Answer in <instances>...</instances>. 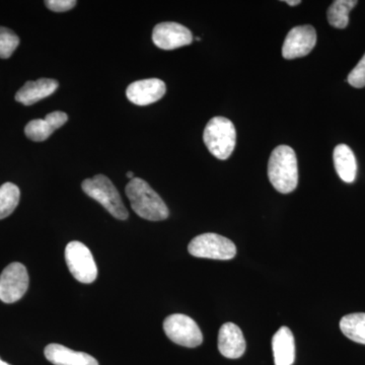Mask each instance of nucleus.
<instances>
[{"label":"nucleus","mask_w":365,"mask_h":365,"mask_svg":"<svg viewBox=\"0 0 365 365\" xmlns=\"http://www.w3.org/2000/svg\"><path fill=\"white\" fill-rule=\"evenodd\" d=\"M125 193L134 212L141 218L150 222H160L169 217V208L163 202L162 197L140 178L131 180L125 189Z\"/></svg>","instance_id":"obj_1"},{"label":"nucleus","mask_w":365,"mask_h":365,"mask_svg":"<svg viewBox=\"0 0 365 365\" xmlns=\"http://www.w3.org/2000/svg\"><path fill=\"white\" fill-rule=\"evenodd\" d=\"M268 177L274 188L282 194L294 192L299 184V167L294 150L279 145L271 153L268 163Z\"/></svg>","instance_id":"obj_2"},{"label":"nucleus","mask_w":365,"mask_h":365,"mask_svg":"<svg viewBox=\"0 0 365 365\" xmlns=\"http://www.w3.org/2000/svg\"><path fill=\"white\" fill-rule=\"evenodd\" d=\"M203 140L211 155L218 160H227L237 143L235 125L227 118H212L204 129Z\"/></svg>","instance_id":"obj_3"},{"label":"nucleus","mask_w":365,"mask_h":365,"mask_svg":"<svg viewBox=\"0 0 365 365\" xmlns=\"http://www.w3.org/2000/svg\"><path fill=\"white\" fill-rule=\"evenodd\" d=\"M81 188L86 195L98 201L115 218L125 220L128 218V211L125 207L119 192L109 178L97 175L91 179H86L81 184Z\"/></svg>","instance_id":"obj_4"},{"label":"nucleus","mask_w":365,"mask_h":365,"mask_svg":"<svg viewBox=\"0 0 365 365\" xmlns=\"http://www.w3.org/2000/svg\"><path fill=\"white\" fill-rule=\"evenodd\" d=\"M188 251L196 258L225 261L235 258L237 247L227 237L208 232L194 237L190 242Z\"/></svg>","instance_id":"obj_5"},{"label":"nucleus","mask_w":365,"mask_h":365,"mask_svg":"<svg viewBox=\"0 0 365 365\" xmlns=\"http://www.w3.org/2000/svg\"><path fill=\"white\" fill-rule=\"evenodd\" d=\"M66 261L71 275L81 283H93L98 277V267L90 249L81 242L66 246Z\"/></svg>","instance_id":"obj_6"},{"label":"nucleus","mask_w":365,"mask_h":365,"mask_svg":"<svg viewBox=\"0 0 365 365\" xmlns=\"http://www.w3.org/2000/svg\"><path fill=\"white\" fill-rule=\"evenodd\" d=\"M165 335L184 347L195 348L203 342V335L195 321L186 314H175L163 322Z\"/></svg>","instance_id":"obj_7"},{"label":"nucleus","mask_w":365,"mask_h":365,"mask_svg":"<svg viewBox=\"0 0 365 365\" xmlns=\"http://www.w3.org/2000/svg\"><path fill=\"white\" fill-rule=\"evenodd\" d=\"M29 287V274L23 264L11 263L0 275V300L14 304L25 295Z\"/></svg>","instance_id":"obj_8"},{"label":"nucleus","mask_w":365,"mask_h":365,"mask_svg":"<svg viewBox=\"0 0 365 365\" xmlns=\"http://www.w3.org/2000/svg\"><path fill=\"white\" fill-rule=\"evenodd\" d=\"M317 44L314 26H299L292 29L282 47L283 58L292 60L309 55Z\"/></svg>","instance_id":"obj_9"},{"label":"nucleus","mask_w":365,"mask_h":365,"mask_svg":"<svg viewBox=\"0 0 365 365\" xmlns=\"http://www.w3.org/2000/svg\"><path fill=\"white\" fill-rule=\"evenodd\" d=\"M153 41L160 49L174 50L191 44L193 35L181 24L165 21L153 29Z\"/></svg>","instance_id":"obj_10"},{"label":"nucleus","mask_w":365,"mask_h":365,"mask_svg":"<svg viewBox=\"0 0 365 365\" xmlns=\"http://www.w3.org/2000/svg\"><path fill=\"white\" fill-rule=\"evenodd\" d=\"M165 91L167 88L162 79H143L129 85L126 96L133 104L148 106L160 101L165 96Z\"/></svg>","instance_id":"obj_11"},{"label":"nucleus","mask_w":365,"mask_h":365,"mask_svg":"<svg viewBox=\"0 0 365 365\" xmlns=\"http://www.w3.org/2000/svg\"><path fill=\"white\" fill-rule=\"evenodd\" d=\"M218 350L223 356L230 359L242 357L246 351V340L239 326L227 323L218 333Z\"/></svg>","instance_id":"obj_12"},{"label":"nucleus","mask_w":365,"mask_h":365,"mask_svg":"<svg viewBox=\"0 0 365 365\" xmlns=\"http://www.w3.org/2000/svg\"><path fill=\"white\" fill-rule=\"evenodd\" d=\"M68 120L64 112H52L44 119H35L29 122L25 128L26 137L36 143H42L49 138L51 134L63 126Z\"/></svg>","instance_id":"obj_13"},{"label":"nucleus","mask_w":365,"mask_h":365,"mask_svg":"<svg viewBox=\"0 0 365 365\" xmlns=\"http://www.w3.org/2000/svg\"><path fill=\"white\" fill-rule=\"evenodd\" d=\"M44 353L54 365H98V360L88 353L74 351L63 345L49 344Z\"/></svg>","instance_id":"obj_14"},{"label":"nucleus","mask_w":365,"mask_h":365,"mask_svg":"<svg viewBox=\"0 0 365 365\" xmlns=\"http://www.w3.org/2000/svg\"><path fill=\"white\" fill-rule=\"evenodd\" d=\"M58 88V83L55 79L40 78L36 81H26L23 88L16 93V102L25 106H31L49 97Z\"/></svg>","instance_id":"obj_15"},{"label":"nucleus","mask_w":365,"mask_h":365,"mask_svg":"<svg viewBox=\"0 0 365 365\" xmlns=\"http://www.w3.org/2000/svg\"><path fill=\"white\" fill-rule=\"evenodd\" d=\"M275 365H292L295 359L294 334L287 327H281L272 339Z\"/></svg>","instance_id":"obj_16"},{"label":"nucleus","mask_w":365,"mask_h":365,"mask_svg":"<svg viewBox=\"0 0 365 365\" xmlns=\"http://www.w3.org/2000/svg\"><path fill=\"white\" fill-rule=\"evenodd\" d=\"M334 165L340 179L345 182H353L356 179L357 163L349 146L339 144L334 150Z\"/></svg>","instance_id":"obj_17"},{"label":"nucleus","mask_w":365,"mask_h":365,"mask_svg":"<svg viewBox=\"0 0 365 365\" xmlns=\"http://www.w3.org/2000/svg\"><path fill=\"white\" fill-rule=\"evenodd\" d=\"M340 329L350 340L365 345V314H350L343 317Z\"/></svg>","instance_id":"obj_18"},{"label":"nucleus","mask_w":365,"mask_h":365,"mask_svg":"<svg viewBox=\"0 0 365 365\" xmlns=\"http://www.w3.org/2000/svg\"><path fill=\"white\" fill-rule=\"evenodd\" d=\"M359 2L356 0H336L329 7V24L334 28L345 29L349 24V13Z\"/></svg>","instance_id":"obj_19"},{"label":"nucleus","mask_w":365,"mask_h":365,"mask_svg":"<svg viewBox=\"0 0 365 365\" xmlns=\"http://www.w3.org/2000/svg\"><path fill=\"white\" fill-rule=\"evenodd\" d=\"M20 198V189L13 182H4L0 186V220L6 218L16 210Z\"/></svg>","instance_id":"obj_20"},{"label":"nucleus","mask_w":365,"mask_h":365,"mask_svg":"<svg viewBox=\"0 0 365 365\" xmlns=\"http://www.w3.org/2000/svg\"><path fill=\"white\" fill-rule=\"evenodd\" d=\"M20 44L18 36L9 29L0 26V58L7 59Z\"/></svg>","instance_id":"obj_21"},{"label":"nucleus","mask_w":365,"mask_h":365,"mask_svg":"<svg viewBox=\"0 0 365 365\" xmlns=\"http://www.w3.org/2000/svg\"><path fill=\"white\" fill-rule=\"evenodd\" d=\"M348 83L353 88H361L365 86V54L356 66L352 69L347 78Z\"/></svg>","instance_id":"obj_22"},{"label":"nucleus","mask_w":365,"mask_h":365,"mask_svg":"<svg viewBox=\"0 0 365 365\" xmlns=\"http://www.w3.org/2000/svg\"><path fill=\"white\" fill-rule=\"evenodd\" d=\"M45 4L50 11L55 13H64L73 9L76 6V0H48L45 1Z\"/></svg>","instance_id":"obj_23"},{"label":"nucleus","mask_w":365,"mask_h":365,"mask_svg":"<svg viewBox=\"0 0 365 365\" xmlns=\"http://www.w3.org/2000/svg\"><path fill=\"white\" fill-rule=\"evenodd\" d=\"M285 4H287L288 6H297V4H302V1L300 0H285Z\"/></svg>","instance_id":"obj_24"},{"label":"nucleus","mask_w":365,"mask_h":365,"mask_svg":"<svg viewBox=\"0 0 365 365\" xmlns=\"http://www.w3.org/2000/svg\"><path fill=\"white\" fill-rule=\"evenodd\" d=\"M126 176H127V178H128V179H130V180L134 179L133 173H132V172L127 173Z\"/></svg>","instance_id":"obj_25"},{"label":"nucleus","mask_w":365,"mask_h":365,"mask_svg":"<svg viewBox=\"0 0 365 365\" xmlns=\"http://www.w3.org/2000/svg\"><path fill=\"white\" fill-rule=\"evenodd\" d=\"M0 365H11V364H6V362H4V360H1V359H0Z\"/></svg>","instance_id":"obj_26"}]
</instances>
